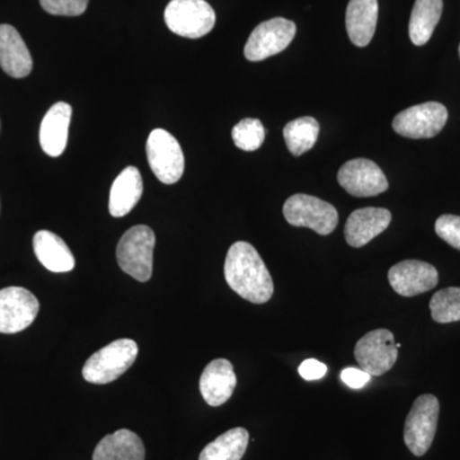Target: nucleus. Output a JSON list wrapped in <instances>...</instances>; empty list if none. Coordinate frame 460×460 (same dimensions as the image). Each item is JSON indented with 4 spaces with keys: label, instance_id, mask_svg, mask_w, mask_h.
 Here are the masks:
<instances>
[{
    "label": "nucleus",
    "instance_id": "obj_1",
    "mask_svg": "<svg viewBox=\"0 0 460 460\" xmlns=\"http://www.w3.org/2000/svg\"><path fill=\"white\" fill-rule=\"evenodd\" d=\"M224 275L228 286L252 304H266L274 295L270 272L256 248L247 242H235L230 246L224 263Z\"/></svg>",
    "mask_w": 460,
    "mask_h": 460
},
{
    "label": "nucleus",
    "instance_id": "obj_11",
    "mask_svg": "<svg viewBox=\"0 0 460 460\" xmlns=\"http://www.w3.org/2000/svg\"><path fill=\"white\" fill-rule=\"evenodd\" d=\"M40 304L30 290L8 287L0 290V332L16 334L29 328L38 316Z\"/></svg>",
    "mask_w": 460,
    "mask_h": 460
},
{
    "label": "nucleus",
    "instance_id": "obj_12",
    "mask_svg": "<svg viewBox=\"0 0 460 460\" xmlns=\"http://www.w3.org/2000/svg\"><path fill=\"white\" fill-rule=\"evenodd\" d=\"M338 181L354 198H374L389 189L380 166L367 159L345 163L338 172Z\"/></svg>",
    "mask_w": 460,
    "mask_h": 460
},
{
    "label": "nucleus",
    "instance_id": "obj_23",
    "mask_svg": "<svg viewBox=\"0 0 460 460\" xmlns=\"http://www.w3.org/2000/svg\"><path fill=\"white\" fill-rule=\"evenodd\" d=\"M250 435L246 429L235 428L206 445L199 460H241L246 453Z\"/></svg>",
    "mask_w": 460,
    "mask_h": 460
},
{
    "label": "nucleus",
    "instance_id": "obj_21",
    "mask_svg": "<svg viewBox=\"0 0 460 460\" xmlns=\"http://www.w3.org/2000/svg\"><path fill=\"white\" fill-rule=\"evenodd\" d=\"M93 460H145V445L135 432L118 429L100 440Z\"/></svg>",
    "mask_w": 460,
    "mask_h": 460
},
{
    "label": "nucleus",
    "instance_id": "obj_25",
    "mask_svg": "<svg viewBox=\"0 0 460 460\" xmlns=\"http://www.w3.org/2000/svg\"><path fill=\"white\" fill-rule=\"evenodd\" d=\"M432 320L438 323L460 321V288L438 290L429 302Z\"/></svg>",
    "mask_w": 460,
    "mask_h": 460
},
{
    "label": "nucleus",
    "instance_id": "obj_9",
    "mask_svg": "<svg viewBox=\"0 0 460 460\" xmlns=\"http://www.w3.org/2000/svg\"><path fill=\"white\" fill-rule=\"evenodd\" d=\"M296 31V23L287 18H272L265 21L251 33L244 57L250 62H261L272 56L281 53L289 47L295 39Z\"/></svg>",
    "mask_w": 460,
    "mask_h": 460
},
{
    "label": "nucleus",
    "instance_id": "obj_10",
    "mask_svg": "<svg viewBox=\"0 0 460 460\" xmlns=\"http://www.w3.org/2000/svg\"><path fill=\"white\" fill-rule=\"evenodd\" d=\"M447 122V109L440 102H429L414 105L396 114L393 128L402 137L432 138L438 135Z\"/></svg>",
    "mask_w": 460,
    "mask_h": 460
},
{
    "label": "nucleus",
    "instance_id": "obj_26",
    "mask_svg": "<svg viewBox=\"0 0 460 460\" xmlns=\"http://www.w3.org/2000/svg\"><path fill=\"white\" fill-rule=\"evenodd\" d=\"M266 131L259 119L246 118L233 128L232 137L235 146L243 151H256L265 140Z\"/></svg>",
    "mask_w": 460,
    "mask_h": 460
},
{
    "label": "nucleus",
    "instance_id": "obj_7",
    "mask_svg": "<svg viewBox=\"0 0 460 460\" xmlns=\"http://www.w3.org/2000/svg\"><path fill=\"white\" fill-rule=\"evenodd\" d=\"M146 154L151 171L162 183L174 184L181 180L184 155L174 136L165 129H154L148 136Z\"/></svg>",
    "mask_w": 460,
    "mask_h": 460
},
{
    "label": "nucleus",
    "instance_id": "obj_8",
    "mask_svg": "<svg viewBox=\"0 0 460 460\" xmlns=\"http://www.w3.org/2000/svg\"><path fill=\"white\" fill-rule=\"evenodd\" d=\"M354 357L359 368L371 376H381L394 367L398 359V347L394 334L387 329L368 332L357 341Z\"/></svg>",
    "mask_w": 460,
    "mask_h": 460
},
{
    "label": "nucleus",
    "instance_id": "obj_4",
    "mask_svg": "<svg viewBox=\"0 0 460 460\" xmlns=\"http://www.w3.org/2000/svg\"><path fill=\"white\" fill-rule=\"evenodd\" d=\"M164 18L172 32L187 39L204 38L217 22L213 7L205 0H172Z\"/></svg>",
    "mask_w": 460,
    "mask_h": 460
},
{
    "label": "nucleus",
    "instance_id": "obj_30",
    "mask_svg": "<svg viewBox=\"0 0 460 460\" xmlns=\"http://www.w3.org/2000/svg\"><path fill=\"white\" fill-rule=\"evenodd\" d=\"M299 375L307 381L320 380L328 372V366L317 359H305L298 368Z\"/></svg>",
    "mask_w": 460,
    "mask_h": 460
},
{
    "label": "nucleus",
    "instance_id": "obj_24",
    "mask_svg": "<svg viewBox=\"0 0 460 460\" xmlns=\"http://www.w3.org/2000/svg\"><path fill=\"white\" fill-rule=\"evenodd\" d=\"M320 124L313 117H302L284 127V140L295 156H301L314 146L319 138Z\"/></svg>",
    "mask_w": 460,
    "mask_h": 460
},
{
    "label": "nucleus",
    "instance_id": "obj_31",
    "mask_svg": "<svg viewBox=\"0 0 460 460\" xmlns=\"http://www.w3.org/2000/svg\"><path fill=\"white\" fill-rule=\"evenodd\" d=\"M459 57H460V45H459Z\"/></svg>",
    "mask_w": 460,
    "mask_h": 460
},
{
    "label": "nucleus",
    "instance_id": "obj_27",
    "mask_svg": "<svg viewBox=\"0 0 460 460\" xmlns=\"http://www.w3.org/2000/svg\"><path fill=\"white\" fill-rule=\"evenodd\" d=\"M42 9L54 16H80L86 11L89 0H40Z\"/></svg>",
    "mask_w": 460,
    "mask_h": 460
},
{
    "label": "nucleus",
    "instance_id": "obj_17",
    "mask_svg": "<svg viewBox=\"0 0 460 460\" xmlns=\"http://www.w3.org/2000/svg\"><path fill=\"white\" fill-rule=\"evenodd\" d=\"M72 107L59 102L45 114L40 126V145L45 154L51 157L62 155L68 142Z\"/></svg>",
    "mask_w": 460,
    "mask_h": 460
},
{
    "label": "nucleus",
    "instance_id": "obj_19",
    "mask_svg": "<svg viewBox=\"0 0 460 460\" xmlns=\"http://www.w3.org/2000/svg\"><path fill=\"white\" fill-rule=\"evenodd\" d=\"M144 193L141 172L135 166L124 169L114 181L109 198V211L111 217H122L131 213Z\"/></svg>",
    "mask_w": 460,
    "mask_h": 460
},
{
    "label": "nucleus",
    "instance_id": "obj_14",
    "mask_svg": "<svg viewBox=\"0 0 460 460\" xmlns=\"http://www.w3.org/2000/svg\"><path fill=\"white\" fill-rule=\"evenodd\" d=\"M392 213L386 208H365L353 211L345 224V241L349 246L361 248L387 229Z\"/></svg>",
    "mask_w": 460,
    "mask_h": 460
},
{
    "label": "nucleus",
    "instance_id": "obj_3",
    "mask_svg": "<svg viewBox=\"0 0 460 460\" xmlns=\"http://www.w3.org/2000/svg\"><path fill=\"white\" fill-rule=\"evenodd\" d=\"M155 242V233L147 226H136L127 230L117 247L119 268L142 283L150 280Z\"/></svg>",
    "mask_w": 460,
    "mask_h": 460
},
{
    "label": "nucleus",
    "instance_id": "obj_18",
    "mask_svg": "<svg viewBox=\"0 0 460 460\" xmlns=\"http://www.w3.org/2000/svg\"><path fill=\"white\" fill-rule=\"evenodd\" d=\"M377 18V0H350L345 14V26L356 47L365 48L370 44L376 31Z\"/></svg>",
    "mask_w": 460,
    "mask_h": 460
},
{
    "label": "nucleus",
    "instance_id": "obj_28",
    "mask_svg": "<svg viewBox=\"0 0 460 460\" xmlns=\"http://www.w3.org/2000/svg\"><path fill=\"white\" fill-rule=\"evenodd\" d=\"M435 230L438 237L460 251V217L443 215L436 220Z\"/></svg>",
    "mask_w": 460,
    "mask_h": 460
},
{
    "label": "nucleus",
    "instance_id": "obj_13",
    "mask_svg": "<svg viewBox=\"0 0 460 460\" xmlns=\"http://www.w3.org/2000/svg\"><path fill=\"white\" fill-rule=\"evenodd\" d=\"M387 279L399 296H414L434 289L438 283V272L431 263L407 260L393 266Z\"/></svg>",
    "mask_w": 460,
    "mask_h": 460
},
{
    "label": "nucleus",
    "instance_id": "obj_6",
    "mask_svg": "<svg viewBox=\"0 0 460 460\" xmlns=\"http://www.w3.org/2000/svg\"><path fill=\"white\" fill-rule=\"evenodd\" d=\"M440 402L435 395H420L405 420L404 441L416 456H425L434 443L438 429Z\"/></svg>",
    "mask_w": 460,
    "mask_h": 460
},
{
    "label": "nucleus",
    "instance_id": "obj_2",
    "mask_svg": "<svg viewBox=\"0 0 460 460\" xmlns=\"http://www.w3.org/2000/svg\"><path fill=\"white\" fill-rule=\"evenodd\" d=\"M138 356V345L132 339H118L98 352L84 363L83 375L87 383H113L131 368Z\"/></svg>",
    "mask_w": 460,
    "mask_h": 460
},
{
    "label": "nucleus",
    "instance_id": "obj_22",
    "mask_svg": "<svg viewBox=\"0 0 460 460\" xmlns=\"http://www.w3.org/2000/svg\"><path fill=\"white\" fill-rule=\"evenodd\" d=\"M443 0H416L410 21V38L417 47L428 44L441 14Z\"/></svg>",
    "mask_w": 460,
    "mask_h": 460
},
{
    "label": "nucleus",
    "instance_id": "obj_29",
    "mask_svg": "<svg viewBox=\"0 0 460 460\" xmlns=\"http://www.w3.org/2000/svg\"><path fill=\"white\" fill-rule=\"evenodd\" d=\"M341 380L345 385L352 387V389H361L366 384L370 383L371 375L362 370V368L347 367L341 371Z\"/></svg>",
    "mask_w": 460,
    "mask_h": 460
},
{
    "label": "nucleus",
    "instance_id": "obj_20",
    "mask_svg": "<svg viewBox=\"0 0 460 460\" xmlns=\"http://www.w3.org/2000/svg\"><path fill=\"white\" fill-rule=\"evenodd\" d=\"M33 251L39 261L51 272H68L75 269V257L59 235L40 230L33 237Z\"/></svg>",
    "mask_w": 460,
    "mask_h": 460
},
{
    "label": "nucleus",
    "instance_id": "obj_16",
    "mask_svg": "<svg viewBox=\"0 0 460 460\" xmlns=\"http://www.w3.org/2000/svg\"><path fill=\"white\" fill-rule=\"evenodd\" d=\"M0 66L13 78L27 77L32 71L29 48L11 25H0Z\"/></svg>",
    "mask_w": 460,
    "mask_h": 460
},
{
    "label": "nucleus",
    "instance_id": "obj_5",
    "mask_svg": "<svg viewBox=\"0 0 460 460\" xmlns=\"http://www.w3.org/2000/svg\"><path fill=\"white\" fill-rule=\"evenodd\" d=\"M283 214L290 226L310 228L320 235H329L334 232L339 222L334 206L304 193H296L288 199Z\"/></svg>",
    "mask_w": 460,
    "mask_h": 460
},
{
    "label": "nucleus",
    "instance_id": "obj_15",
    "mask_svg": "<svg viewBox=\"0 0 460 460\" xmlns=\"http://www.w3.org/2000/svg\"><path fill=\"white\" fill-rule=\"evenodd\" d=\"M235 386L237 376L228 359L219 358L208 363L199 378V392L211 407H220L228 402Z\"/></svg>",
    "mask_w": 460,
    "mask_h": 460
}]
</instances>
